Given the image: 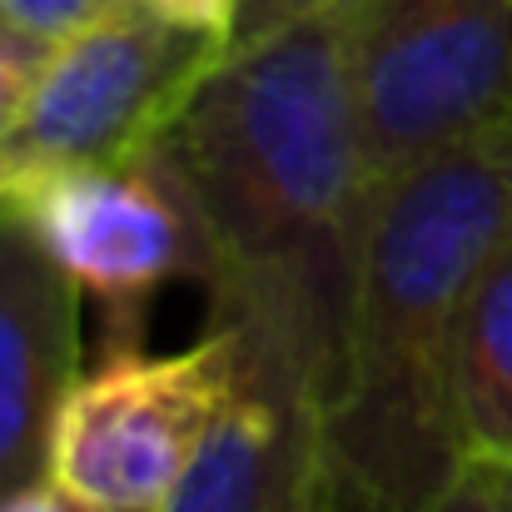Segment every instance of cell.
Returning <instances> with one entry per match:
<instances>
[{"instance_id":"1","label":"cell","mask_w":512,"mask_h":512,"mask_svg":"<svg viewBox=\"0 0 512 512\" xmlns=\"http://www.w3.org/2000/svg\"><path fill=\"white\" fill-rule=\"evenodd\" d=\"M358 15L363 0H339L234 40L160 140L209 229V324L299 348L329 388L378 194L353 80Z\"/></svg>"},{"instance_id":"2","label":"cell","mask_w":512,"mask_h":512,"mask_svg":"<svg viewBox=\"0 0 512 512\" xmlns=\"http://www.w3.org/2000/svg\"><path fill=\"white\" fill-rule=\"evenodd\" d=\"M508 229L512 160L498 130L378 184L334 383L343 512H433L463 473L458 319Z\"/></svg>"},{"instance_id":"3","label":"cell","mask_w":512,"mask_h":512,"mask_svg":"<svg viewBox=\"0 0 512 512\" xmlns=\"http://www.w3.org/2000/svg\"><path fill=\"white\" fill-rule=\"evenodd\" d=\"M224 50V35L179 25L150 0H120L50 50L20 120L0 135V199L45 174L155 150Z\"/></svg>"},{"instance_id":"4","label":"cell","mask_w":512,"mask_h":512,"mask_svg":"<svg viewBox=\"0 0 512 512\" xmlns=\"http://www.w3.org/2000/svg\"><path fill=\"white\" fill-rule=\"evenodd\" d=\"M239 378V334L209 324L189 348L105 343L80 368L50 438V478L100 512H165Z\"/></svg>"},{"instance_id":"5","label":"cell","mask_w":512,"mask_h":512,"mask_svg":"<svg viewBox=\"0 0 512 512\" xmlns=\"http://www.w3.org/2000/svg\"><path fill=\"white\" fill-rule=\"evenodd\" d=\"M373 184L512 115V0H363L353 40Z\"/></svg>"},{"instance_id":"6","label":"cell","mask_w":512,"mask_h":512,"mask_svg":"<svg viewBox=\"0 0 512 512\" xmlns=\"http://www.w3.org/2000/svg\"><path fill=\"white\" fill-rule=\"evenodd\" d=\"M50 259L105 314V343H145V314L165 284H209L204 214L165 145L95 170H60L5 194Z\"/></svg>"},{"instance_id":"7","label":"cell","mask_w":512,"mask_h":512,"mask_svg":"<svg viewBox=\"0 0 512 512\" xmlns=\"http://www.w3.org/2000/svg\"><path fill=\"white\" fill-rule=\"evenodd\" d=\"M234 334V393L165 512H343L324 368L279 339Z\"/></svg>"},{"instance_id":"8","label":"cell","mask_w":512,"mask_h":512,"mask_svg":"<svg viewBox=\"0 0 512 512\" xmlns=\"http://www.w3.org/2000/svg\"><path fill=\"white\" fill-rule=\"evenodd\" d=\"M80 284L0 204V503L50 478V438L85 368Z\"/></svg>"},{"instance_id":"9","label":"cell","mask_w":512,"mask_h":512,"mask_svg":"<svg viewBox=\"0 0 512 512\" xmlns=\"http://www.w3.org/2000/svg\"><path fill=\"white\" fill-rule=\"evenodd\" d=\"M453 423L468 463L512 468V229L483 259L453 348Z\"/></svg>"},{"instance_id":"10","label":"cell","mask_w":512,"mask_h":512,"mask_svg":"<svg viewBox=\"0 0 512 512\" xmlns=\"http://www.w3.org/2000/svg\"><path fill=\"white\" fill-rule=\"evenodd\" d=\"M50 50H55L50 40H40V35H30L15 20L0 15V135L20 120V110H25Z\"/></svg>"},{"instance_id":"11","label":"cell","mask_w":512,"mask_h":512,"mask_svg":"<svg viewBox=\"0 0 512 512\" xmlns=\"http://www.w3.org/2000/svg\"><path fill=\"white\" fill-rule=\"evenodd\" d=\"M115 5H120V0H0V15L15 20L20 30H30V35L60 45V40H70L75 30L95 25L100 15H110Z\"/></svg>"},{"instance_id":"12","label":"cell","mask_w":512,"mask_h":512,"mask_svg":"<svg viewBox=\"0 0 512 512\" xmlns=\"http://www.w3.org/2000/svg\"><path fill=\"white\" fill-rule=\"evenodd\" d=\"M433 512H512V468L463 463Z\"/></svg>"},{"instance_id":"13","label":"cell","mask_w":512,"mask_h":512,"mask_svg":"<svg viewBox=\"0 0 512 512\" xmlns=\"http://www.w3.org/2000/svg\"><path fill=\"white\" fill-rule=\"evenodd\" d=\"M339 0H244L239 10V25H234V40H254V35H269V30H284L304 15H319ZM229 40V45H234Z\"/></svg>"},{"instance_id":"14","label":"cell","mask_w":512,"mask_h":512,"mask_svg":"<svg viewBox=\"0 0 512 512\" xmlns=\"http://www.w3.org/2000/svg\"><path fill=\"white\" fill-rule=\"evenodd\" d=\"M155 10H165L179 25H194V30H209V35H224L234 40V25H239V10L244 0H150Z\"/></svg>"},{"instance_id":"15","label":"cell","mask_w":512,"mask_h":512,"mask_svg":"<svg viewBox=\"0 0 512 512\" xmlns=\"http://www.w3.org/2000/svg\"><path fill=\"white\" fill-rule=\"evenodd\" d=\"M0 512H100V508H90L85 498H75V493L60 488L55 478H40V483L10 493V498L0 503Z\"/></svg>"},{"instance_id":"16","label":"cell","mask_w":512,"mask_h":512,"mask_svg":"<svg viewBox=\"0 0 512 512\" xmlns=\"http://www.w3.org/2000/svg\"><path fill=\"white\" fill-rule=\"evenodd\" d=\"M498 135H503V150H508V160H512V115L498 125Z\"/></svg>"}]
</instances>
